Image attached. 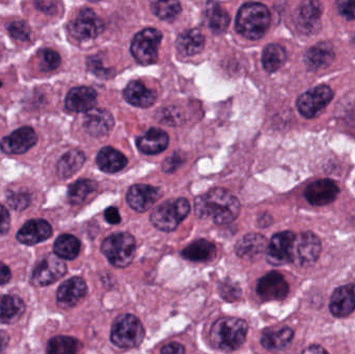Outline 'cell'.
<instances>
[{
	"mask_svg": "<svg viewBox=\"0 0 355 354\" xmlns=\"http://www.w3.org/2000/svg\"><path fill=\"white\" fill-rule=\"evenodd\" d=\"M194 210L202 220H212L216 224H227L239 215L240 203L237 197L225 189L214 188L196 200Z\"/></svg>",
	"mask_w": 355,
	"mask_h": 354,
	"instance_id": "cell-1",
	"label": "cell"
},
{
	"mask_svg": "<svg viewBox=\"0 0 355 354\" xmlns=\"http://www.w3.org/2000/svg\"><path fill=\"white\" fill-rule=\"evenodd\" d=\"M248 326L239 318H220L213 324L210 332L211 344L223 353L238 351L246 340Z\"/></svg>",
	"mask_w": 355,
	"mask_h": 354,
	"instance_id": "cell-2",
	"label": "cell"
},
{
	"mask_svg": "<svg viewBox=\"0 0 355 354\" xmlns=\"http://www.w3.org/2000/svg\"><path fill=\"white\" fill-rule=\"evenodd\" d=\"M270 25V12L264 4L248 2L240 8L236 18V29L248 39L264 37Z\"/></svg>",
	"mask_w": 355,
	"mask_h": 354,
	"instance_id": "cell-3",
	"label": "cell"
},
{
	"mask_svg": "<svg viewBox=\"0 0 355 354\" xmlns=\"http://www.w3.org/2000/svg\"><path fill=\"white\" fill-rule=\"evenodd\" d=\"M101 251L114 267L125 268L135 259L137 242L129 233H116L102 242Z\"/></svg>",
	"mask_w": 355,
	"mask_h": 354,
	"instance_id": "cell-4",
	"label": "cell"
},
{
	"mask_svg": "<svg viewBox=\"0 0 355 354\" xmlns=\"http://www.w3.org/2000/svg\"><path fill=\"white\" fill-rule=\"evenodd\" d=\"M145 339V328L135 316L123 314L114 320L110 340L120 348H135Z\"/></svg>",
	"mask_w": 355,
	"mask_h": 354,
	"instance_id": "cell-5",
	"label": "cell"
},
{
	"mask_svg": "<svg viewBox=\"0 0 355 354\" xmlns=\"http://www.w3.org/2000/svg\"><path fill=\"white\" fill-rule=\"evenodd\" d=\"M190 204L184 197L171 200L158 206L151 215V222L158 230L172 232L187 218Z\"/></svg>",
	"mask_w": 355,
	"mask_h": 354,
	"instance_id": "cell-6",
	"label": "cell"
},
{
	"mask_svg": "<svg viewBox=\"0 0 355 354\" xmlns=\"http://www.w3.org/2000/svg\"><path fill=\"white\" fill-rule=\"evenodd\" d=\"M162 39V33L157 29H144L135 35L131 44L133 57L143 66L155 64Z\"/></svg>",
	"mask_w": 355,
	"mask_h": 354,
	"instance_id": "cell-7",
	"label": "cell"
},
{
	"mask_svg": "<svg viewBox=\"0 0 355 354\" xmlns=\"http://www.w3.org/2000/svg\"><path fill=\"white\" fill-rule=\"evenodd\" d=\"M334 98V91L329 85H318L302 94L297 99V109L306 118H315L324 110Z\"/></svg>",
	"mask_w": 355,
	"mask_h": 354,
	"instance_id": "cell-8",
	"label": "cell"
},
{
	"mask_svg": "<svg viewBox=\"0 0 355 354\" xmlns=\"http://www.w3.org/2000/svg\"><path fill=\"white\" fill-rule=\"evenodd\" d=\"M321 253V241L312 232H304L296 236L292 251V263L300 267H308L318 259Z\"/></svg>",
	"mask_w": 355,
	"mask_h": 354,
	"instance_id": "cell-9",
	"label": "cell"
},
{
	"mask_svg": "<svg viewBox=\"0 0 355 354\" xmlns=\"http://www.w3.org/2000/svg\"><path fill=\"white\" fill-rule=\"evenodd\" d=\"M103 30V21L91 8L81 10L69 25L71 35L80 41L95 39Z\"/></svg>",
	"mask_w": 355,
	"mask_h": 354,
	"instance_id": "cell-10",
	"label": "cell"
},
{
	"mask_svg": "<svg viewBox=\"0 0 355 354\" xmlns=\"http://www.w3.org/2000/svg\"><path fill=\"white\" fill-rule=\"evenodd\" d=\"M67 266L58 256H47L42 259L31 276V283L37 287L48 286L58 282L66 274Z\"/></svg>",
	"mask_w": 355,
	"mask_h": 354,
	"instance_id": "cell-11",
	"label": "cell"
},
{
	"mask_svg": "<svg viewBox=\"0 0 355 354\" xmlns=\"http://www.w3.org/2000/svg\"><path fill=\"white\" fill-rule=\"evenodd\" d=\"M296 235L290 231L277 233L271 238L267 247L266 259L271 265L281 266L292 262Z\"/></svg>",
	"mask_w": 355,
	"mask_h": 354,
	"instance_id": "cell-12",
	"label": "cell"
},
{
	"mask_svg": "<svg viewBox=\"0 0 355 354\" xmlns=\"http://www.w3.org/2000/svg\"><path fill=\"white\" fill-rule=\"evenodd\" d=\"M257 293L264 301H282L289 293V285L279 272H269L259 280Z\"/></svg>",
	"mask_w": 355,
	"mask_h": 354,
	"instance_id": "cell-13",
	"label": "cell"
},
{
	"mask_svg": "<svg viewBox=\"0 0 355 354\" xmlns=\"http://www.w3.org/2000/svg\"><path fill=\"white\" fill-rule=\"evenodd\" d=\"M37 135L31 127H22L4 137L0 143V149L3 153L10 155L24 154L37 143Z\"/></svg>",
	"mask_w": 355,
	"mask_h": 354,
	"instance_id": "cell-14",
	"label": "cell"
},
{
	"mask_svg": "<svg viewBox=\"0 0 355 354\" xmlns=\"http://www.w3.org/2000/svg\"><path fill=\"white\" fill-rule=\"evenodd\" d=\"M339 193V187L333 180L322 179L309 184L304 197L311 205L325 206L333 203Z\"/></svg>",
	"mask_w": 355,
	"mask_h": 354,
	"instance_id": "cell-15",
	"label": "cell"
},
{
	"mask_svg": "<svg viewBox=\"0 0 355 354\" xmlns=\"http://www.w3.org/2000/svg\"><path fill=\"white\" fill-rule=\"evenodd\" d=\"M162 191L151 185H133L127 193V202L133 210L146 212L162 197Z\"/></svg>",
	"mask_w": 355,
	"mask_h": 354,
	"instance_id": "cell-16",
	"label": "cell"
},
{
	"mask_svg": "<svg viewBox=\"0 0 355 354\" xmlns=\"http://www.w3.org/2000/svg\"><path fill=\"white\" fill-rule=\"evenodd\" d=\"M87 292V284L80 278H72L60 285L58 290V307L62 309H71L75 307Z\"/></svg>",
	"mask_w": 355,
	"mask_h": 354,
	"instance_id": "cell-17",
	"label": "cell"
},
{
	"mask_svg": "<svg viewBox=\"0 0 355 354\" xmlns=\"http://www.w3.org/2000/svg\"><path fill=\"white\" fill-rule=\"evenodd\" d=\"M268 242L263 235L250 233L242 237L236 245L238 257L246 261H256L266 254Z\"/></svg>",
	"mask_w": 355,
	"mask_h": 354,
	"instance_id": "cell-18",
	"label": "cell"
},
{
	"mask_svg": "<svg viewBox=\"0 0 355 354\" xmlns=\"http://www.w3.org/2000/svg\"><path fill=\"white\" fill-rule=\"evenodd\" d=\"M114 125V116L104 108H94L87 112L83 118V127L94 137H101L107 134Z\"/></svg>",
	"mask_w": 355,
	"mask_h": 354,
	"instance_id": "cell-19",
	"label": "cell"
},
{
	"mask_svg": "<svg viewBox=\"0 0 355 354\" xmlns=\"http://www.w3.org/2000/svg\"><path fill=\"white\" fill-rule=\"evenodd\" d=\"M329 309L336 317L343 318L350 315L355 310V284L336 289L331 295Z\"/></svg>",
	"mask_w": 355,
	"mask_h": 354,
	"instance_id": "cell-20",
	"label": "cell"
},
{
	"mask_svg": "<svg viewBox=\"0 0 355 354\" xmlns=\"http://www.w3.org/2000/svg\"><path fill=\"white\" fill-rule=\"evenodd\" d=\"M322 10L319 2H302L298 8L296 24L304 33H316L320 28V17Z\"/></svg>",
	"mask_w": 355,
	"mask_h": 354,
	"instance_id": "cell-21",
	"label": "cell"
},
{
	"mask_svg": "<svg viewBox=\"0 0 355 354\" xmlns=\"http://www.w3.org/2000/svg\"><path fill=\"white\" fill-rule=\"evenodd\" d=\"M97 104V93L92 87H74L66 98V107L71 112H89Z\"/></svg>",
	"mask_w": 355,
	"mask_h": 354,
	"instance_id": "cell-22",
	"label": "cell"
},
{
	"mask_svg": "<svg viewBox=\"0 0 355 354\" xmlns=\"http://www.w3.org/2000/svg\"><path fill=\"white\" fill-rule=\"evenodd\" d=\"M52 228L46 220H33L27 222L17 234V239L23 245H35L51 237Z\"/></svg>",
	"mask_w": 355,
	"mask_h": 354,
	"instance_id": "cell-23",
	"label": "cell"
},
{
	"mask_svg": "<svg viewBox=\"0 0 355 354\" xmlns=\"http://www.w3.org/2000/svg\"><path fill=\"white\" fill-rule=\"evenodd\" d=\"M170 139L166 131L158 128H151L139 135L137 145L139 151L148 155L162 153L168 148Z\"/></svg>",
	"mask_w": 355,
	"mask_h": 354,
	"instance_id": "cell-24",
	"label": "cell"
},
{
	"mask_svg": "<svg viewBox=\"0 0 355 354\" xmlns=\"http://www.w3.org/2000/svg\"><path fill=\"white\" fill-rule=\"evenodd\" d=\"M335 58L333 46L327 42H320L311 47L304 56V62L311 71L327 68Z\"/></svg>",
	"mask_w": 355,
	"mask_h": 354,
	"instance_id": "cell-25",
	"label": "cell"
},
{
	"mask_svg": "<svg viewBox=\"0 0 355 354\" xmlns=\"http://www.w3.org/2000/svg\"><path fill=\"white\" fill-rule=\"evenodd\" d=\"M124 97L131 105L139 108H148L155 103L157 95L153 89H148L139 81H132L125 89Z\"/></svg>",
	"mask_w": 355,
	"mask_h": 354,
	"instance_id": "cell-26",
	"label": "cell"
},
{
	"mask_svg": "<svg viewBox=\"0 0 355 354\" xmlns=\"http://www.w3.org/2000/svg\"><path fill=\"white\" fill-rule=\"evenodd\" d=\"M128 160L124 154L112 147H105L98 153L97 164L100 170L114 174L126 168Z\"/></svg>",
	"mask_w": 355,
	"mask_h": 354,
	"instance_id": "cell-27",
	"label": "cell"
},
{
	"mask_svg": "<svg viewBox=\"0 0 355 354\" xmlns=\"http://www.w3.org/2000/svg\"><path fill=\"white\" fill-rule=\"evenodd\" d=\"M205 47V37L200 29L184 31L177 39V49L182 55L191 56L202 52Z\"/></svg>",
	"mask_w": 355,
	"mask_h": 354,
	"instance_id": "cell-28",
	"label": "cell"
},
{
	"mask_svg": "<svg viewBox=\"0 0 355 354\" xmlns=\"http://www.w3.org/2000/svg\"><path fill=\"white\" fill-rule=\"evenodd\" d=\"M25 306L20 297L15 295L0 297V322L15 324L24 314Z\"/></svg>",
	"mask_w": 355,
	"mask_h": 354,
	"instance_id": "cell-29",
	"label": "cell"
},
{
	"mask_svg": "<svg viewBox=\"0 0 355 354\" xmlns=\"http://www.w3.org/2000/svg\"><path fill=\"white\" fill-rule=\"evenodd\" d=\"M216 253V247L213 243L200 239L184 249L182 257L191 262H210L215 259Z\"/></svg>",
	"mask_w": 355,
	"mask_h": 354,
	"instance_id": "cell-30",
	"label": "cell"
},
{
	"mask_svg": "<svg viewBox=\"0 0 355 354\" xmlns=\"http://www.w3.org/2000/svg\"><path fill=\"white\" fill-rule=\"evenodd\" d=\"M294 333L290 328L268 330L264 332L261 344L267 351H279L285 349L293 340Z\"/></svg>",
	"mask_w": 355,
	"mask_h": 354,
	"instance_id": "cell-31",
	"label": "cell"
},
{
	"mask_svg": "<svg viewBox=\"0 0 355 354\" xmlns=\"http://www.w3.org/2000/svg\"><path fill=\"white\" fill-rule=\"evenodd\" d=\"M85 154L78 150L67 152L58 163V175L62 179H68L76 174L85 164Z\"/></svg>",
	"mask_w": 355,
	"mask_h": 354,
	"instance_id": "cell-32",
	"label": "cell"
},
{
	"mask_svg": "<svg viewBox=\"0 0 355 354\" xmlns=\"http://www.w3.org/2000/svg\"><path fill=\"white\" fill-rule=\"evenodd\" d=\"M206 22L215 35L225 33L230 23V16L218 3L211 2L206 10Z\"/></svg>",
	"mask_w": 355,
	"mask_h": 354,
	"instance_id": "cell-33",
	"label": "cell"
},
{
	"mask_svg": "<svg viewBox=\"0 0 355 354\" xmlns=\"http://www.w3.org/2000/svg\"><path fill=\"white\" fill-rule=\"evenodd\" d=\"M287 60L285 48L277 44H270L265 47L262 54V64L267 72L272 73L281 69Z\"/></svg>",
	"mask_w": 355,
	"mask_h": 354,
	"instance_id": "cell-34",
	"label": "cell"
},
{
	"mask_svg": "<svg viewBox=\"0 0 355 354\" xmlns=\"http://www.w3.org/2000/svg\"><path fill=\"white\" fill-rule=\"evenodd\" d=\"M53 249L60 259L73 260L80 253V241L73 235H62L56 239Z\"/></svg>",
	"mask_w": 355,
	"mask_h": 354,
	"instance_id": "cell-35",
	"label": "cell"
},
{
	"mask_svg": "<svg viewBox=\"0 0 355 354\" xmlns=\"http://www.w3.org/2000/svg\"><path fill=\"white\" fill-rule=\"evenodd\" d=\"M81 344L76 339L60 336L48 343L47 354H77Z\"/></svg>",
	"mask_w": 355,
	"mask_h": 354,
	"instance_id": "cell-36",
	"label": "cell"
},
{
	"mask_svg": "<svg viewBox=\"0 0 355 354\" xmlns=\"http://www.w3.org/2000/svg\"><path fill=\"white\" fill-rule=\"evenodd\" d=\"M98 185L93 180H79L69 187V200L73 205L83 203L92 193L97 189Z\"/></svg>",
	"mask_w": 355,
	"mask_h": 354,
	"instance_id": "cell-37",
	"label": "cell"
},
{
	"mask_svg": "<svg viewBox=\"0 0 355 354\" xmlns=\"http://www.w3.org/2000/svg\"><path fill=\"white\" fill-rule=\"evenodd\" d=\"M151 8L153 14L162 20H172L181 12L179 1H154Z\"/></svg>",
	"mask_w": 355,
	"mask_h": 354,
	"instance_id": "cell-38",
	"label": "cell"
},
{
	"mask_svg": "<svg viewBox=\"0 0 355 354\" xmlns=\"http://www.w3.org/2000/svg\"><path fill=\"white\" fill-rule=\"evenodd\" d=\"M40 69L44 72L55 70L60 67V56L54 50L44 49L40 51Z\"/></svg>",
	"mask_w": 355,
	"mask_h": 354,
	"instance_id": "cell-39",
	"label": "cell"
},
{
	"mask_svg": "<svg viewBox=\"0 0 355 354\" xmlns=\"http://www.w3.org/2000/svg\"><path fill=\"white\" fill-rule=\"evenodd\" d=\"M8 29L12 39L17 41L25 42L31 37V27L24 21H15L8 25Z\"/></svg>",
	"mask_w": 355,
	"mask_h": 354,
	"instance_id": "cell-40",
	"label": "cell"
},
{
	"mask_svg": "<svg viewBox=\"0 0 355 354\" xmlns=\"http://www.w3.org/2000/svg\"><path fill=\"white\" fill-rule=\"evenodd\" d=\"M8 202L12 209L23 210L31 203V197L27 191H10L8 195Z\"/></svg>",
	"mask_w": 355,
	"mask_h": 354,
	"instance_id": "cell-41",
	"label": "cell"
},
{
	"mask_svg": "<svg viewBox=\"0 0 355 354\" xmlns=\"http://www.w3.org/2000/svg\"><path fill=\"white\" fill-rule=\"evenodd\" d=\"M160 122L166 123L170 124L171 126H179L180 124L184 122V116L182 112L176 108L171 107L166 108V109L160 110Z\"/></svg>",
	"mask_w": 355,
	"mask_h": 354,
	"instance_id": "cell-42",
	"label": "cell"
},
{
	"mask_svg": "<svg viewBox=\"0 0 355 354\" xmlns=\"http://www.w3.org/2000/svg\"><path fill=\"white\" fill-rule=\"evenodd\" d=\"M338 10L344 18L347 20H354L355 0H341L338 2Z\"/></svg>",
	"mask_w": 355,
	"mask_h": 354,
	"instance_id": "cell-43",
	"label": "cell"
},
{
	"mask_svg": "<svg viewBox=\"0 0 355 354\" xmlns=\"http://www.w3.org/2000/svg\"><path fill=\"white\" fill-rule=\"evenodd\" d=\"M10 218L8 210L0 205V237L6 235L10 230Z\"/></svg>",
	"mask_w": 355,
	"mask_h": 354,
	"instance_id": "cell-44",
	"label": "cell"
},
{
	"mask_svg": "<svg viewBox=\"0 0 355 354\" xmlns=\"http://www.w3.org/2000/svg\"><path fill=\"white\" fill-rule=\"evenodd\" d=\"M221 297L227 301H232L231 297L237 299L240 297V289L234 285L227 284L225 286L221 287Z\"/></svg>",
	"mask_w": 355,
	"mask_h": 354,
	"instance_id": "cell-45",
	"label": "cell"
},
{
	"mask_svg": "<svg viewBox=\"0 0 355 354\" xmlns=\"http://www.w3.org/2000/svg\"><path fill=\"white\" fill-rule=\"evenodd\" d=\"M104 216H105L106 222H110V224H118L121 222V215L116 208H108V209H106Z\"/></svg>",
	"mask_w": 355,
	"mask_h": 354,
	"instance_id": "cell-46",
	"label": "cell"
},
{
	"mask_svg": "<svg viewBox=\"0 0 355 354\" xmlns=\"http://www.w3.org/2000/svg\"><path fill=\"white\" fill-rule=\"evenodd\" d=\"M162 354H185V349L179 343H170L162 347Z\"/></svg>",
	"mask_w": 355,
	"mask_h": 354,
	"instance_id": "cell-47",
	"label": "cell"
},
{
	"mask_svg": "<svg viewBox=\"0 0 355 354\" xmlns=\"http://www.w3.org/2000/svg\"><path fill=\"white\" fill-rule=\"evenodd\" d=\"M10 270L8 269V266L0 262V286L10 282Z\"/></svg>",
	"mask_w": 355,
	"mask_h": 354,
	"instance_id": "cell-48",
	"label": "cell"
},
{
	"mask_svg": "<svg viewBox=\"0 0 355 354\" xmlns=\"http://www.w3.org/2000/svg\"><path fill=\"white\" fill-rule=\"evenodd\" d=\"M302 354H329L325 351L323 347L318 346V345H313V346L309 347Z\"/></svg>",
	"mask_w": 355,
	"mask_h": 354,
	"instance_id": "cell-49",
	"label": "cell"
},
{
	"mask_svg": "<svg viewBox=\"0 0 355 354\" xmlns=\"http://www.w3.org/2000/svg\"><path fill=\"white\" fill-rule=\"evenodd\" d=\"M8 342H10L8 335L3 330H0V353L8 347Z\"/></svg>",
	"mask_w": 355,
	"mask_h": 354,
	"instance_id": "cell-50",
	"label": "cell"
},
{
	"mask_svg": "<svg viewBox=\"0 0 355 354\" xmlns=\"http://www.w3.org/2000/svg\"><path fill=\"white\" fill-rule=\"evenodd\" d=\"M0 87H1V82H0Z\"/></svg>",
	"mask_w": 355,
	"mask_h": 354,
	"instance_id": "cell-51",
	"label": "cell"
}]
</instances>
